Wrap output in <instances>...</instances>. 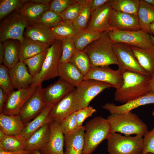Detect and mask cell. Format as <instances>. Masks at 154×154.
<instances>
[{
    "instance_id": "cell-19",
    "label": "cell",
    "mask_w": 154,
    "mask_h": 154,
    "mask_svg": "<svg viewBox=\"0 0 154 154\" xmlns=\"http://www.w3.org/2000/svg\"><path fill=\"white\" fill-rule=\"evenodd\" d=\"M110 24L113 29L122 31L141 29L137 15L117 11L113 9Z\"/></svg>"
},
{
    "instance_id": "cell-47",
    "label": "cell",
    "mask_w": 154,
    "mask_h": 154,
    "mask_svg": "<svg viewBox=\"0 0 154 154\" xmlns=\"http://www.w3.org/2000/svg\"><path fill=\"white\" fill-rule=\"evenodd\" d=\"M96 111V109L91 106H88L76 111V116L78 127L82 126V123L85 119L91 116Z\"/></svg>"
},
{
    "instance_id": "cell-34",
    "label": "cell",
    "mask_w": 154,
    "mask_h": 154,
    "mask_svg": "<svg viewBox=\"0 0 154 154\" xmlns=\"http://www.w3.org/2000/svg\"><path fill=\"white\" fill-rule=\"evenodd\" d=\"M25 139L21 135H9L5 134L0 140V150L16 151L24 150Z\"/></svg>"
},
{
    "instance_id": "cell-25",
    "label": "cell",
    "mask_w": 154,
    "mask_h": 154,
    "mask_svg": "<svg viewBox=\"0 0 154 154\" xmlns=\"http://www.w3.org/2000/svg\"><path fill=\"white\" fill-rule=\"evenodd\" d=\"M58 76L73 87H77L84 80V76L70 62L60 63Z\"/></svg>"
},
{
    "instance_id": "cell-9",
    "label": "cell",
    "mask_w": 154,
    "mask_h": 154,
    "mask_svg": "<svg viewBox=\"0 0 154 154\" xmlns=\"http://www.w3.org/2000/svg\"><path fill=\"white\" fill-rule=\"evenodd\" d=\"M111 87H113L105 82L93 80H84L75 90V97L80 109L89 106L96 96Z\"/></svg>"
},
{
    "instance_id": "cell-8",
    "label": "cell",
    "mask_w": 154,
    "mask_h": 154,
    "mask_svg": "<svg viewBox=\"0 0 154 154\" xmlns=\"http://www.w3.org/2000/svg\"><path fill=\"white\" fill-rule=\"evenodd\" d=\"M28 23L17 11L10 14L1 22L0 41L14 39L21 42L24 38V33Z\"/></svg>"
},
{
    "instance_id": "cell-31",
    "label": "cell",
    "mask_w": 154,
    "mask_h": 154,
    "mask_svg": "<svg viewBox=\"0 0 154 154\" xmlns=\"http://www.w3.org/2000/svg\"><path fill=\"white\" fill-rule=\"evenodd\" d=\"M103 33H100L87 28L78 31L72 38L76 50H83L91 43L100 38Z\"/></svg>"
},
{
    "instance_id": "cell-41",
    "label": "cell",
    "mask_w": 154,
    "mask_h": 154,
    "mask_svg": "<svg viewBox=\"0 0 154 154\" xmlns=\"http://www.w3.org/2000/svg\"><path fill=\"white\" fill-rule=\"evenodd\" d=\"M62 21L59 14L48 10L35 23L43 25L49 28H51L55 26Z\"/></svg>"
},
{
    "instance_id": "cell-10",
    "label": "cell",
    "mask_w": 154,
    "mask_h": 154,
    "mask_svg": "<svg viewBox=\"0 0 154 154\" xmlns=\"http://www.w3.org/2000/svg\"><path fill=\"white\" fill-rule=\"evenodd\" d=\"M113 47L117 60L118 70L122 74L130 71L150 76L141 66L130 46L113 43Z\"/></svg>"
},
{
    "instance_id": "cell-48",
    "label": "cell",
    "mask_w": 154,
    "mask_h": 154,
    "mask_svg": "<svg viewBox=\"0 0 154 154\" xmlns=\"http://www.w3.org/2000/svg\"><path fill=\"white\" fill-rule=\"evenodd\" d=\"M110 0H88L92 14L94 11Z\"/></svg>"
},
{
    "instance_id": "cell-39",
    "label": "cell",
    "mask_w": 154,
    "mask_h": 154,
    "mask_svg": "<svg viewBox=\"0 0 154 154\" xmlns=\"http://www.w3.org/2000/svg\"><path fill=\"white\" fill-rule=\"evenodd\" d=\"M23 4V0H0V20H2L14 11L19 10Z\"/></svg>"
},
{
    "instance_id": "cell-20",
    "label": "cell",
    "mask_w": 154,
    "mask_h": 154,
    "mask_svg": "<svg viewBox=\"0 0 154 154\" xmlns=\"http://www.w3.org/2000/svg\"><path fill=\"white\" fill-rule=\"evenodd\" d=\"M154 104V92H151L124 104L117 106L113 103H107L102 106L111 114H122L128 112L139 106Z\"/></svg>"
},
{
    "instance_id": "cell-7",
    "label": "cell",
    "mask_w": 154,
    "mask_h": 154,
    "mask_svg": "<svg viewBox=\"0 0 154 154\" xmlns=\"http://www.w3.org/2000/svg\"><path fill=\"white\" fill-rule=\"evenodd\" d=\"M113 43L154 51V43L150 35L142 29L137 31H122L112 29L106 32Z\"/></svg>"
},
{
    "instance_id": "cell-16",
    "label": "cell",
    "mask_w": 154,
    "mask_h": 154,
    "mask_svg": "<svg viewBox=\"0 0 154 154\" xmlns=\"http://www.w3.org/2000/svg\"><path fill=\"white\" fill-rule=\"evenodd\" d=\"M112 10L110 0L91 14V19L87 28L101 33L112 30L110 21Z\"/></svg>"
},
{
    "instance_id": "cell-28",
    "label": "cell",
    "mask_w": 154,
    "mask_h": 154,
    "mask_svg": "<svg viewBox=\"0 0 154 154\" xmlns=\"http://www.w3.org/2000/svg\"><path fill=\"white\" fill-rule=\"evenodd\" d=\"M53 106H47L37 117L31 121L25 124L21 135L25 140L34 132L44 124L50 121L49 114Z\"/></svg>"
},
{
    "instance_id": "cell-37",
    "label": "cell",
    "mask_w": 154,
    "mask_h": 154,
    "mask_svg": "<svg viewBox=\"0 0 154 154\" xmlns=\"http://www.w3.org/2000/svg\"><path fill=\"white\" fill-rule=\"evenodd\" d=\"M81 4L82 7L80 11L72 22L78 31L86 28L88 20L91 14L88 0H82Z\"/></svg>"
},
{
    "instance_id": "cell-18",
    "label": "cell",
    "mask_w": 154,
    "mask_h": 154,
    "mask_svg": "<svg viewBox=\"0 0 154 154\" xmlns=\"http://www.w3.org/2000/svg\"><path fill=\"white\" fill-rule=\"evenodd\" d=\"M75 89L60 78L47 87L42 88V93L46 106H53Z\"/></svg>"
},
{
    "instance_id": "cell-55",
    "label": "cell",
    "mask_w": 154,
    "mask_h": 154,
    "mask_svg": "<svg viewBox=\"0 0 154 154\" xmlns=\"http://www.w3.org/2000/svg\"><path fill=\"white\" fill-rule=\"evenodd\" d=\"M5 134L2 130L0 129V140L4 138Z\"/></svg>"
},
{
    "instance_id": "cell-54",
    "label": "cell",
    "mask_w": 154,
    "mask_h": 154,
    "mask_svg": "<svg viewBox=\"0 0 154 154\" xmlns=\"http://www.w3.org/2000/svg\"><path fill=\"white\" fill-rule=\"evenodd\" d=\"M145 2L154 6V0H144Z\"/></svg>"
},
{
    "instance_id": "cell-12",
    "label": "cell",
    "mask_w": 154,
    "mask_h": 154,
    "mask_svg": "<svg viewBox=\"0 0 154 154\" xmlns=\"http://www.w3.org/2000/svg\"><path fill=\"white\" fill-rule=\"evenodd\" d=\"M75 89L52 107L49 114L50 121H54L60 123L71 114L80 109L76 100Z\"/></svg>"
},
{
    "instance_id": "cell-4",
    "label": "cell",
    "mask_w": 154,
    "mask_h": 154,
    "mask_svg": "<svg viewBox=\"0 0 154 154\" xmlns=\"http://www.w3.org/2000/svg\"><path fill=\"white\" fill-rule=\"evenodd\" d=\"M84 145L82 154H91L110 133L107 119L96 116L87 122L84 126Z\"/></svg>"
},
{
    "instance_id": "cell-11",
    "label": "cell",
    "mask_w": 154,
    "mask_h": 154,
    "mask_svg": "<svg viewBox=\"0 0 154 154\" xmlns=\"http://www.w3.org/2000/svg\"><path fill=\"white\" fill-rule=\"evenodd\" d=\"M37 87L30 86L8 93L1 113L8 115L19 114L21 108L34 93Z\"/></svg>"
},
{
    "instance_id": "cell-32",
    "label": "cell",
    "mask_w": 154,
    "mask_h": 154,
    "mask_svg": "<svg viewBox=\"0 0 154 154\" xmlns=\"http://www.w3.org/2000/svg\"><path fill=\"white\" fill-rule=\"evenodd\" d=\"M137 15L141 29L149 34V26L154 22V6L140 0Z\"/></svg>"
},
{
    "instance_id": "cell-17",
    "label": "cell",
    "mask_w": 154,
    "mask_h": 154,
    "mask_svg": "<svg viewBox=\"0 0 154 154\" xmlns=\"http://www.w3.org/2000/svg\"><path fill=\"white\" fill-rule=\"evenodd\" d=\"M49 124L50 134L48 141L46 145L39 151L42 154H64V134L60 128L59 123L50 121Z\"/></svg>"
},
{
    "instance_id": "cell-22",
    "label": "cell",
    "mask_w": 154,
    "mask_h": 154,
    "mask_svg": "<svg viewBox=\"0 0 154 154\" xmlns=\"http://www.w3.org/2000/svg\"><path fill=\"white\" fill-rule=\"evenodd\" d=\"M9 70L13 89L26 88L32 84L33 77L30 74L23 62L19 61Z\"/></svg>"
},
{
    "instance_id": "cell-40",
    "label": "cell",
    "mask_w": 154,
    "mask_h": 154,
    "mask_svg": "<svg viewBox=\"0 0 154 154\" xmlns=\"http://www.w3.org/2000/svg\"><path fill=\"white\" fill-rule=\"evenodd\" d=\"M61 41L62 50L60 63L69 62L76 50L74 43L71 38Z\"/></svg>"
},
{
    "instance_id": "cell-53",
    "label": "cell",
    "mask_w": 154,
    "mask_h": 154,
    "mask_svg": "<svg viewBox=\"0 0 154 154\" xmlns=\"http://www.w3.org/2000/svg\"><path fill=\"white\" fill-rule=\"evenodd\" d=\"M150 83L151 92H154V76L151 77Z\"/></svg>"
},
{
    "instance_id": "cell-24",
    "label": "cell",
    "mask_w": 154,
    "mask_h": 154,
    "mask_svg": "<svg viewBox=\"0 0 154 154\" xmlns=\"http://www.w3.org/2000/svg\"><path fill=\"white\" fill-rule=\"evenodd\" d=\"M50 134L48 122L44 124L25 140L24 150L31 152L35 150H40L47 143Z\"/></svg>"
},
{
    "instance_id": "cell-1",
    "label": "cell",
    "mask_w": 154,
    "mask_h": 154,
    "mask_svg": "<svg viewBox=\"0 0 154 154\" xmlns=\"http://www.w3.org/2000/svg\"><path fill=\"white\" fill-rule=\"evenodd\" d=\"M122 74L123 84L116 89L115 101L125 103L151 92V76L130 71H126Z\"/></svg>"
},
{
    "instance_id": "cell-44",
    "label": "cell",
    "mask_w": 154,
    "mask_h": 154,
    "mask_svg": "<svg viewBox=\"0 0 154 154\" xmlns=\"http://www.w3.org/2000/svg\"><path fill=\"white\" fill-rule=\"evenodd\" d=\"M0 87L8 93L13 89L9 69L2 64L0 65Z\"/></svg>"
},
{
    "instance_id": "cell-42",
    "label": "cell",
    "mask_w": 154,
    "mask_h": 154,
    "mask_svg": "<svg viewBox=\"0 0 154 154\" xmlns=\"http://www.w3.org/2000/svg\"><path fill=\"white\" fill-rule=\"evenodd\" d=\"M82 5L74 0L64 11L59 14L64 21L73 22L77 17L81 9Z\"/></svg>"
},
{
    "instance_id": "cell-52",
    "label": "cell",
    "mask_w": 154,
    "mask_h": 154,
    "mask_svg": "<svg viewBox=\"0 0 154 154\" xmlns=\"http://www.w3.org/2000/svg\"><path fill=\"white\" fill-rule=\"evenodd\" d=\"M150 35L154 36V22L150 24L149 27Z\"/></svg>"
},
{
    "instance_id": "cell-14",
    "label": "cell",
    "mask_w": 154,
    "mask_h": 154,
    "mask_svg": "<svg viewBox=\"0 0 154 154\" xmlns=\"http://www.w3.org/2000/svg\"><path fill=\"white\" fill-rule=\"evenodd\" d=\"M42 84L38 86L21 108L19 114L25 124L37 117L47 106L42 96Z\"/></svg>"
},
{
    "instance_id": "cell-45",
    "label": "cell",
    "mask_w": 154,
    "mask_h": 154,
    "mask_svg": "<svg viewBox=\"0 0 154 154\" xmlns=\"http://www.w3.org/2000/svg\"><path fill=\"white\" fill-rule=\"evenodd\" d=\"M142 154H154V127L150 131L147 130L144 135Z\"/></svg>"
},
{
    "instance_id": "cell-43",
    "label": "cell",
    "mask_w": 154,
    "mask_h": 154,
    "mask_svg": "<svg viewBox=\"0 0 154 154\" xmlns=\"http://www.w3.org/2000/svg\"><path fill=\"white\" fill-rule=\"evenodd\" d=\"M60 128L64 135L73 132L78 127L76 112L71 114L59 123Z\"/></svg>"
},
{
    "instance_id": "cell-49",
    "label": "cell",
    "mask_w": 154,
    "mask_h": 154,
    "mask_svg": "<svg viewBox=\"0 0 154 154\" xmlns=\"http://www.w3.org/2000/svg\"><path fill=\"white\" fill-rule=\"evenodd\" d=\"M7 94L8 93L0 88V113L2 112Z\"/></svg>"
},
{
    "instance_id": "cell-29",
    "label": "cell",
    "mask_w": 154,
    "mask_h": 154,
    "mask_svg": "<svg viewBox=\"0 0 154 154\" xmlns=\"http://www.w3.org/2000/svg\"><path fill=\"white\" fill-rule=\"evenodd\" d=\"M4 48L3 63L9 69L19 61L20 42L16 40L8 39L3 42Z\"/></svg>"
},
{
    "instance_id": "cell-5",
    "label": "cell",
    "mask_w": 154,
    "mask_h": 154,
    "mask_svg": "<svg viewBox=\"0 0 154 154\" xmlns=\"http://www.w3.org/2000/svg\"><path fill=\"white\" fill-rule=\"evenodd\" d=\"M62 50L61 40H55L48 48L41 69L33 77L30 86L37 87L44 81L58 76V69Z\"/></svg>"
},
{
    "instance_id": "cell-46",
    "label": "cell",
    "mask_w": 154,
    "mask_h": 154,
    "mask_svg": "<svg viewBox=\"0 0 154 154\" xmlns=\"http://www.w3.org/2000/svg\"><path fill=\"white\" fill-rule=\"evenodd\" d=\"M74 1V0H50L49 10L59 14L64 11Z\"/></svg>"
},
{
    "instance_id": "cell-33",
    "label": "cell",
    "mask_w": 154,
    "mask_h": 154,
    "mask_svg": "<svg viewBox=\"0 0 154 154\" xmlns=\"http://www.w3.org/2000/svg\"><path fill=\"white\" fill-rule=\"evenodd\" d=\"M49 28L55 40L72 38L78 31L72 22L63 20L55 26Z\"/></svg>"
},
{
    "instance_id": "cell-51",
    "label": "cell",
    "mask_w": 154,
    "mask_h": 154,
    "mask_svg": "<svg viewBox=\"0 0 154 154\" xmlns=\"http://www.w3.org/2000/svg\"><path fill=\"white\" fill-rule=\"evenodd\" d=\"M4 55V48L3 42H0V64L3 63Z\"/></svg>"
},
{
    "instance_id": "cell-56",
    "label": "cell",
    "mask_w": 154,
    "mask_h": 154,
    "mask_svg": "<svg viewBox=\"0 0 154 154\" xmlns=\"http://www.w3.org/2000/svg\"><path fill=\"white\" fill-rule=\"evenodd\" d=\"M31 154H42L39 151L35 150L31 152Z\"/></svg>"
},
{
    "instance_id": "cell-27",
    "label": "cell",
    "mask_w": 154,
    "mask_h": 154,
    "mask_svg": "<svg viewBox=\"0 0 154 154\" xmlns=\"http://www.w3.org/2000/svg\"><path fill=\"white\" fill-rule=\"evenodd\" d=\"M50 46L38 42L24 38L23 41L20 42L19 61L23 62L26 59L42 52L46 51Z\"/></svg>"
},
{
    "instance_id": "cell-59",
    "label": "cell",
    "mask_w": 154,
    "mask_h": 154,
    "mask_svg": "<svg viewBox=\"0 0 154 154\" xmlns=\"http://www.w3.org/2000/svg\"><path fill=\"white\" fill-rule=\"evenodd\" d=\"M140 154H143L141 153ZM152 154L150 153H148L146 154Z\"/></svg>"
},
{
    "instance_id": "cell-57",
    "label": "cell",
    "mask_w": 154,
    "mask_h": 154,
    "mask_svg": "<svg viewBox=\"0 0 154 154\" xmlns=\"http://www.w3.org/2000/svg\"><path fill=\"white\" fill-rule=\"evenodd\" d=\"M150 38L152 40V41L154 43V36L150 35Z\"/></svg>"
},
{
    "instance_id": "cell-3",
    "label": "cell",
    "mask_w": 154,
    "mask_h": 154,
    "mask_svg": "<svg viewBox=\"0 0 154 154\" xmlns=\"http://www.w3.org/2000/svg\"><path fill=\"white\" fill-rule=\"evenodd\" d=\"M107 119L110 126V133L119 132L126 136L135 134L144 135L147 130L146 124L131 111L122 114H111Z\"/></svg>"
},
{
    "instance_id": "cell-13",
    "label": "cell",
    "mask_w": 154,
    "mask_h": 154,
    "mask_svg": "<svg viewBox=\"0 0 154 154\" xmlns=\"http://www.w3.org/2000/svg\"><path fill=\"white\" fill-rule=\"evenodd\" d=\"M84 80H93L112 85L116 89L122 85V74L117 69L114 70L109 66L92 67L88 73L84 77Z\"/></svg>"
},
{
    "instance_id": "cell-6",
    "label": "cell",
    "mask_w": 154,
    "mask_h": 154,
    "mask_svg": "<svg viewBox=\"0 0 154 154\" xmlns=\"http://www.w3.org/2000/svg\"><path fill=\"white\" fill-rule=\"evenodd\" d=\"M143 136H122L116 132L110 133L107 140L109 154H140L143 146Z\"/></svg>"
},
{
    "instance_id": "cell-38",
    "label": "cell",
    "mask_w": 154,
    "mask_h": 154,
    "mask_svg": "<svg viewBox=\"0 0 154 154\" xmlns=\"http://www.w3.org/2000/svg\"><path fill=\"white\" fill-rule=\"evenodd\" d=\"M46 52H42L24 61L23 62L28 67L29 72L33 77L40 71Z\"/></svg>"
},
{
    "instance_id": "cell-35",
    "label": "cell",
    "mask_w": 154,
    "mask_h": 154,
    "mask_svg": "<svg viewBox=\"0 0 154 154\" xmlns=\"http://www.w3.org/2000/svg\"><path fill=\"white\" fill-rule=\"evenodd\" d=\"M140 0H110V3L116 11L137 15Z\"/></svg>"
},
{
    "instance_id": "cell-58",
    "label": "cell",
    "mask_w": 154,
    "mask_h": 154,
    "mask_svg": "<svg viewBox=\"0 0 154 154\" xmlns=\"http://www.w3.org/2000/svg\"><path fill=\"white\" fill-rule=\"evenodd\" d=\"M152 115L154 117V110H153L152 112Z\"/></svg>"
},
{
    "instance_id": "cell-26",
    "label": "cell",
    "mask_w": 154,
    "mask_h": 154,
    "mask_svg": "<svg viewBox=\"0 0 154 154\" xmlns=\"http://www.w3.org/2000/svg\"><path fill=\"white\" fill-rule=\"evenodd\" d=\"M24 125L19 114L8 115L0 113V129L6 135H21Z\"/></svg>"
},
{
    "instance_id": "cell-2",
    "label": "cell",
    "mask_w": 154,
    "mask_h": 154,
    "mask_svg": "<svg viewBox=\"0 0 154 154\" xmlns=\"http://www.w3.org/2000/svg\"><path fill=\"white\" fill-rule=\"evenodd\" d=\"M113 42L106 32L84 50L88 55L92 66H103L117 65L118 62L113 47Z\"/></svg>"
},
{
    "instance_id": "cell-23",
    "label": "cell",
    "mask_w": 154,
    "mask_h": 154,
    "mask_svg": "<svg viewBox=\"0 0 154 154\" xmlns=\"http://www.w3.org/2000/svg\"><path fill=\"white\" fill-rule=\"evenodd\" d=\"M84 126L74 131L64 135V154H82L84 145Z\"/></svg>"
},
{
    "instance_id": "cell-30",
    "label": "cell",
    "mask_w": 154,
    "mask_h": 154,
    "mask_svg": "<svg viewBox=\"0 0 154 154\" xmlns=\"http://www.w3.org/2000/svg\"><path fill=\"white\" fill-rule=\"evenodd\" d=\"M130 47L142 68L151 77L154 76V51Z\"/></svg>"
},
{
    "instance_id": "cell-15",
    "label": "cell",
    "mask_w": 154,
    "mask_h": 154,
    "mask_svg": "<svg viewBox=\"0 0 154 154\" xmlns=\"http://www.w3.org/2000/svg\"><path fill=\"white\" fill-rule=\"evenodd\" d=\"M50 1V0H23L22 7L17 11L28 23H35L49 10Z\"/></svg>"
},
{
    "instance_id": "cell-36",
    "label": "cell",
    "mask_w": 154,
    "mask_h": 154,
    "mask_svg": "<svg viewBox=\"0 0 154 154\" xmlns=\"http://www.w3.org/2000/svg\"><path fill=\"white\" fill-rule=\"evenodd\" d=\"M70 62L73 64L84 76L92 67L89 57L84 50H76Z\"/></svg>"
},
{
    "instance_id": "cell-50",
    "label": "cell",
    "mask_w": 154,
    "mask_h": 154,
    "mask_svg": "<svg viewBox=\"0 0 154 154\" xmlns=\"http://www.w3.org/2000/svg\"><path fill=\"white\" fill-rule=\"evenodd\" d=\"M0 154H31V152L25 150L16 151H7L0 150Z\"/></svg>"
},
{
    "instance_id": "cell-21",
    "label": "cell",
    "mask_w": 154,
    "mask_h": 154,
    "mask_svg": "<svg viewBox=\"0 0 154 154\" xmlns=\"http://www.w3.org/2000/svg\"><path fill=\"white\" fill-rule=\"evenodd\" d=\"M24 37L49 46L55 40L49 28L36 23H28L24 31Z\"/></svg>"
}]
</instances>
